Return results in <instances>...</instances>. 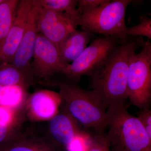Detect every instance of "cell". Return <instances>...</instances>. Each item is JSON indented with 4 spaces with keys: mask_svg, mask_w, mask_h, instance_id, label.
Returning a JSON list of instances; mask_svg holds the SVG:
<instances>
[{
    "mask_svg": "<svg viewBox=\"0 0 151 151\" xmlns=\"http://www.w3.org/2000/svg\"><path fill=\"white\" fill-rule=\"evenodd\" d=\"M137 42L122 41L109 56L89 75L91 90L96 92L106 108L124 104L128 98L127 77L130 55Z\"/></svg>",
    "mask_w": 151,
    "mask_h": 151,
    "instance_id": "obj_1",
    "label": "cell"
},
{
    "mask_svg": "<svg viewBox=\"0 0 151 151\" xmlns=\"http://www.w3.org/2000/svg\"><path fill=\"white\" fill-rule=\"evenodd\" d=\"M49 83L58 87L65 108L78 124L98 133L104 132L108 126L107 108L96 92L68 80Z\"/></svg>",
    "mask_w": 151,
    "mask_h": 151,
    "instance_id": "obj_2",
    "label": "cell"
},
{
    "mask_svg": "<svg viewBox=\"0 0 151 151\" xmlns=\"http://www.w3.org/2000/svg\"><path fill=\"white\" fill-rule=\"evenodd\" d=\"M107 109L106 137L114 151H151V139L124 104L111 105Z\"/></svg>",
    "mask_w": 151,
    "mask_h": 151,
    "instance_id": "obj_3",
    "label": "cell"
},
{
    "mask_svg": "<svg viewBox=\"0 0 151 151\" xmlns=\"http://www.w3.org/2000/svg\"><path fill=\"white\" fill-rule=\"evenodd\" d=\"M131 0L110 1L92 10L79 14L77 25L86 32L126 40V16Z\"/></svg>",
    "mask_w": 151,
    "mask_h": 151,
    "instance_id": "obj_4",
    "label": "cell"
},
{
    "mask_svg": "<svg viewBox=\"0 0 151 151\" xmlns=\"http://www.w3.org/2000/svg\"><path fill=\"white\" fill-rule=\"evenodd\" d=\"M128 98L136 107L149 108L151 100V43L143 42L139 52L130 55L127 77Z\"/></svg>",
    "mask_w": 151,
    "mask_h": 151,
    "instance_id": "obj_5",
    "label": "cell"
},
{
    "mask_svg": "<svg viewBox=\"0 0 151 151\" xmlns=\"http://www.w3.org/2000/svg\"><path fill=\"white\" fill-rule=\"evenodd\" d=\"M122 41L108 36L96 38L76 59L68 64L62 74L68 80L76 82L83 76H89Z\"/></svg>",
    "mask_w": 151,
    "mask_h": 151,
    "instance_id": "obj_6",
    "label": "cell"
},
{
    "mask_svg": "<svg viewBox=\"0 0 151 151\" xmlns=\"http://www.w3.org/2000/svg\"><path fill=\"white\" fill-rule=\"evenodd\" d=\"M32 58L30 73L35 82H48L55 74H62L68 64L63 60L57 45L40 33L37 37Z\"/></svg>",
    "mask_w": 151,
    "mask_h": 151,
    "instance_id": "obj_7",
    "label": "cell"
},
{
    "mask_svg": "<svg viewBox=\"0 0 151 151\" xmlns=\"http://www.w3.org/2000/svg\"><path fill=\"white\" fill-rule=\"evenodd\" d=\"M41 8L39 0H32L27 25L12 62L16 67L31 76V59L39 33L38 18Z\"/></svg>",
    "mask_w": 151,
    "mask_h": 151,
    "instance_id": "obj_8",
    "label": "cell"
},
{
    "mask_svg": "<svg viewBox=\"0 0 151 151\" xmlns=\"http://www.w3.org/2000/svg\"><path fill=\"white\" fill-rule=\"evenodd\" d=\"M76 25L64 14L42 6L38 18L39 33L58 47Z\"/></svg>",
    "mask_w": 151,
    "mask_h": 151,
    "instance_id": "obj_9",
    "label": "cell"
},
{
    "mask_svg": "<svg viewBox=\"0 0 151 151\" xmlns=\"http://www.w3.org/2000/svg\"><path fill=\"white\" fill-rule=\"evenodd\" d=\"M63 103L59 93L47 89L39 90L28 97L26 110L32 122L49 121L59 112Z\"/></svg>",
    "mask_w": 151,
    "mask_h": 151,
    "instance_id": "obj_10",
    "label": "cell"
},
{
    "mask_svg": "<svg viewBox=\"0 0 151 151\" xmlns=\"http://www.w3.org/2000/svg\"><path fill=\"white\" fill-rule=\"evenodd\" d=\"M32 1H19L12 24L0 51V63H12L27 25Z\"/></svg>",
    "mask_w": 151,
    "mask_h": 151,
    "instance_id": "obj_11",
    "label": "cell"
},
{
    "mask_svg": "<svg viewBox=\"0 0 151 151\" xmlns=\"http://www.w3.org/2000/svg\"><path fill=\"white\" fill-rule=\"evenodd\" d=\"M64 106L49 121L48 130L55 142L66 149L76 138L87 134L81 131L78 122Z\"/></svg>",
    "mask_w": 151,
    "mask_h": 151,
    "instance_id": "obj_12",
    "label": "cell"
},
{
    "mask_svg": "<svg viewBox=\"0 0 151 151\" xmlns=\"http://www.w3.org/2000/svg\"><path fill=\"white\" fill-rule=\"evenodd\" d=\"M93 34L76 29L70 32L58 46L60 54L63 61L70 64L84 51Z\"/></svg>",
    "mask_w": 151,
    "mask_h": 151,
    "instance_id": "obj_13",
    "label": "cell"
},
{
    "mask_svg": "<svg viewBox=\"0 0 151 151\" xmlns=\"http://www.w3.org/2000/svg\"><path fill=\"white\" fill-rule=\"evenodd\" d=\"M35 82L31 76L22 71L12 63H0V85L28 87Z\"/></svg>",
    "mask_w": 151,
    "mask_h": 151,
    "instance_id": "obj_14",
    "label": "cell"
},
{
    "mask_svg": "<svg viewBox=\"0 0 151 151\" xmlns=\"http://www.w3.org/2000/svg\"><path fill=\"white\" fill-rule=\"evenodd\" d=\"M27 87L0 85V106L19 111L25 105Z\"/></svg>",
    "mask_w": 151,
    "mask_h": 151,
    "instance_id": "obj_15",
    "label": "cell"
},
{
    "mask_svg": "<svg viewBox=\"0 0 151 151\" xmlns=\"http://www.w3.org/2000/svg\"><path fill=\"white\" fill-rule=\"evenodd\" d=\"M0 151H56L49 143L35 139H14L0 145Z\"/></svg>",
    "mask_w": 151,
    "mask_h": 151,
    "instance_id": "obj_16",
    "label": "cell"
},
{
    "mask_svg": "<svg viewBox=\"0 0 151 151\" xmlns=\"http://www.w3.org/2000/svg\"><path fill=\"white\" fill-rule=\"evenodd\" d=\"M19 2L5 0L0 5V51L12 24Z\"/></svg>",
    "mask_w": 151,
    "mask_h": 151,
    "instance_id": "obj_17",
    "label": "cell"
},
{
    "mask_svg": "<svg viewBox=\"0 0 151 151\" xmlns=\"http://www.w3.org/2000/svg\"><path fill=\"white\" fill-rule=\"evenodd\" d=\"M42 7L64 14L77 26L79 14L77 9L76 0H39Z\"/></svg>",
    "mask_w": 151,
    "mask_h": 151,
    "instance_id": "obj_18",
    "label": "cell"
},
{
    "mask_svg": "<svg viewBox=\"0 0 151 151\" xmlns=\"http://www.w3.org/2000/svg\"><path fill=\"white\" fill-rule=\"evenodd\" d=\"M140 23L139 24L127 27L125 30L126 35L133 36H144L149 39H151V19L145 15L140 17Z\"/></svg>",
    "mask_w": 151,
    "mask_h": 151,
    "instance_id": "obj_19",
    "label": "cell"
},
{
    "mask_svg": "<svg viewBox=\"0 0 151 151\" xmlns=\"http://www.w3.org/2000/svg\"><path fill=\"white\" fill-rule=\"evenodd\" d=\"M86 151H110L106 134L97 132L92 137H89Z\"/></svg>",
    "mask_w": 151,
    "mask_h": 151,
    "instance_id": "obj_20",
    "label": "cell"
},
{
    "mask_svg": "<svg viewBox=\"0 0 151 151\" xmlns=\"http://www.w3.org/2000/svg\"><path fill=\"white\" fill-rule=\"evenodd\" d=\"M19 111L0 106V123L9 124L16 125L18 124L19 117L18 113Z\"/></svg>",
    "mask_w": 151,
    "mask_h": 151,
    "instance_id": "obj_21",
    "label": "cell"
},
{
    "mask_svg": "<svg viewBox=\"0 0 151 151\" xmlns=\"http://www.w3.org/2000/svg\"><path fill=\"white\" fill-rule=\"evenodd\" d=\"M108 1L109 0H77V11L79 14H82L94 9Z\"/></svg>",
    "mask_w": 151,
    "mask_h": 151,
    "instance_id": "obj_22",
    "label": "cell"
},
{
    "mask_svg": "<svg viewBox=\"0 0 151 151\" xmlns=\"http://www.w3.org/2000/svg\"><path fill=\"white\" fill-rule=\"evenodd\" d=\"M17 125H9L0 123V145L9 142L15 139L12 137Z\"/></svg>",
    "mask_w": 151,
    "mask_h": 151,
    "instance_id": "obj_23",
    "label": "cell"
},
{
    "mask_svg": "<svg viewBox=\"0 0 151 151\" xmlns=\"http://www.w3.org/2000/svg\"><path fill=\"white\" fill-rule=\"evenodd\" d=\"M138 117L146 132L151 139V110L150 108L142 109L137 113Z\"/></svg>",
    "mask_w": 151,
    "mask_h": 151,
    "instance_id": "obj_24",
    "label": "cell"
},
{
    "mask_svg": "<svg viewBox=\"0 0 151 151\" xmlns=\"http://www.w3.org/2000/svg\"><path fill=\"white\" fill-rule=\"evenodd\" d=\"M5 0H0V5L1 4H2L4 1Z\"/></svg>",
    "mask_w": 151,
    "mask_h": 151,
    "instance_id": "obj_25",
    "label": "cell"
}]
</instances>
